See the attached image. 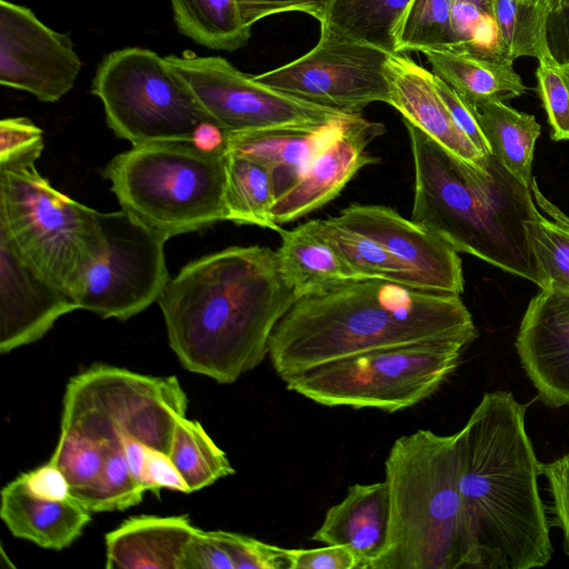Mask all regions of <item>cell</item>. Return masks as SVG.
I'll return each mask as SVG.
<instances>
[{
	"instance_id": "1",
	"label": "cell",
	"mask_w": 569,
	"mask_h": 569,
	"mask_svg": "<svg viewBox=\"0 0 569 569\" xmlns=\"http://www.w3.org/2000/svg\"><path fill=\"white\" fill-rule=\"evenodd\" d=\"M297 299L277 251L233 246L184 266L158 303L182 367L233 383L264 360L274 327Z\"/></svg>"
},
{
	"instance_id": "2",
	"label": "cell",
	"mask_w": 569,
	"mask_h": 569,
	"mask_svg": "<svg viewBox=\"0 0 569 569\" xmlns=\"http://www.w3.org/2000/svg\"><path fill=\"white\" fill-rule=\"evenodd\" d=\"M459 296L385 279H347L296 300L274 327L269 359L283 380L357 352L431 340L472 342Z\"/></svg>"
},
{
	"instance_id": "3",
	"label": "cell",
	"mask_w": 569,
	"mask_h": 569,
	"mask_svg": "<svg viewBox=\"0 0 569 569\" xmlns=\"http://www.w3.org/2000/svg\"><path fill=\"white\" fill-rule=\"evenodd\" d=\"M528 405L486 392L460 430V493L480 569H533L552 557Z\"/></svg>"
},
{
	"instance_id": "4",
	"label": "cell",
	"mask_w": 569,
	"mask_h": 569,
	"mask_svg": "<svg viewBox=\"0 0 569 569\" xmlns=\"http://www.w3.org/2000/svg\"><path fill=\"white\" fill-rule=\"evenodd\" d=\"M415 168L411 220L458 252L547 288L525 221L540 214L531 189L490 154L476 167L403 120Z\"/></svg>"
},
{
	"instance_id": "5",
	"label": "cell",
	"mask_w": 569,
	"mask_h": 569,
	"mask_svg": "<svg viewBox=\"0 0 569 569\" xmlns=\"http://www.w3.org/2000/svg\"><path fill=\"white\" fill-rule=\"evenodd\" d=\"M460 431L429 429L398 438L385 462L390 521L370 569L477 568L460 493Z\"/></svg>"
},
{
	"instance_id": "6",
	"label": "cell",
	"mask_w": 569,
	"mask_h": 569,
	"mask_svg": "<svg viewBox=\"0 0 569 569\" xmlns=\"http://www.w3.org/2000/svg\"><path fill=\"white\" fill-rule=\"evenodd\" d=\"M227 149L193 141L132 146L103 169L122 210L167 240L227 220Z\"/></svg>"
},
{
	"instance_id": "7",
	"label": "cell",
	"mask_w": 569,
	"mask_h": 569,
	"mask_svg": "<svg viewBox=\"0 0 569 569\" xmlns=\"http://www.w3.org/2000/svg\"><path fill=\"white\" fill-rule=\"evenodd\" d=\"M40 156L0 162V231L40 274L79 301L106 249L100 212L54 189L36 167Z\"/></svg>"
},
{
	"instance_id": "8",
	"label": "cell",
	"mask_w": 569,
	"mask_h": 569,
	"mask_svg": "<svg viewBox=\"0 0 569 569\" xmlns=\"http://www.w3.org/2000/svg\"><path fill=\"white\" fill-rule=\"evenodd\" d=\"M470 342L431 340L375 348L283 379L287 388L327 407L408 409L433 395L457 370Z\"/></svg>"
},
{
	"instance_id": "9",
	"label": "cell",
	"mask_w": 569,
	"mask_h": 569,
	"mask_svg": "<svg viewBox=\"0 0 569 569\" xmlns=\"http://www.w3.org/2000/svg\"><path fill=\"white\" fill-rule=\"evenodd\" d=\"M91 92L102 102L109 128L132 146L193 141L206 124L218 126L187 80L149 49L106 54Z\"/></svg>"
},
{
	"instance_id": "10",
	"label": "cell",
	"mask_w": 569,
	"mask_h": 569,
	"mask_svg": "<svg viewBox=\"0 0 569 569\" xmlns=\"http://www.w3.org/2000/svg\"><path fill=\"white\" fill-rule=\"evenodd\" d=\"M187 408V395L174 376L93 365L69 380L60 430L104 443L138 440L168 453L176 421Z\"/></svg>"
},
{
	"instance_id": "11",
	"label": "cell",
	"mask_w": 569,
	"mask_h": 569,
	"mask_svg": "<svg viewBox=\"0 0 569 569\" xmlns=\"http://www.w3.org/2000/svg\"><path fill=\"white\" fill-rule=\"evenodd\" d=\"M390 56L379 48L320 29L317 44L308 52L252 77L288 96L361 114L370 103L389 104L387 61Z\"/></svg>"
},
{
	"instance_id": "12",
	"label": "cell",
	"mask_w": 569,
	"mask_h": 569,
	"mask_svg": "<svg viewBox=\"0 0 569 569\" xmlns=\"http://www.w3.org/2000/svg\"><path fill=\"white\" fill-rule=\"evenodd\" d=\"M106 249L89 269L79 309L127 320L158 302L170 278L167 239L124 210L100 212Z\"/></svg>"
},
{
	"instance_id": "13",
	"label": "cell",
	"mask_w": 569,
	"mask_h": 569,
	"mask_svg": "<svg viewBox=\"0 0 569 569\" xmlns=\"http://www.w3.org/2000/svg\"><path fill=\"white\" fill-rule=\"evenodd\" d=\"M166 59L226 132L320 124L352 116L266 87L222 57L184 51Z\"/></svg>"
},
{
	"instance_id": "14",
	"label": "cell",
	"mask_w": 569,
	"mask_h": 569,
	"mask_svg": "<svg viewBox=\"0 0 569 569\" xmlns=\"http://www.w3.org/2000/svg\"><path fill=\"white\" fill-rule=\"evenodd\" d=\"M81 60L68 34L44 23L27 7L0 1V83L56 102L74 86Z\"/></svg>"
},
{
	"instance_id": "15",
	"label": "cell",
	"mask_w": 569,
	"mask_h": 569,
	"mask_svg": "<svg viewBox=\"0 0 569 569\" xmlns=\"http://www.w3.org/2000/svg\"><path fill=\"white\" fill-rule=\"evenodd\" d=\"M332 219L380 242L419 279L422 289L460 296L461 259L445 239L390 207L353 203Z\"/></svg>"
},
{
	"instance_id": "16",
	"label": "cell",
	"mask_w": 569,
	"mask_h": 569,
	"mask_svg": "<svg viewBox=\"0 0 569 569\" xmlns=\"http://www.w3.org/2000/svg\"><path fill=\"white\" fill-rule=\"evenodd\" d=\"M79 305L73 295L40 274L0 231V351L41 339Z\"/></svg>"
},
{
	"instance_id": "17",
	"label": "cell",
	"mask_w": 569,
	"mask_h": 569,
	"mask_svg": "<svg viewBox=\"0 0 569 569\" xmlns=\"http://www.w3.org/2000/svg\"><path fill=\"white\" fill-rule=\"evenodd\" d=\"M516 350L542 403L569 405V292L541 289L529 302Z\"/></svg>"
},
{
	"instance_id": "18",
	"label": "cell",
	"mask_w": 569,
	"mask_h": 569,
	"mask_svg": "<svg viewBox=\"0 0 569 569\" xmlns=\"http://www.w3.org/2000/svg\"><path fill=\"white\" fill-rule=\"evenodd\" d=\"M385 132L382 123L359 117L321 150L299 179L274 200L271 209L273 222L281 227L335 199L361 168L379 162L367 147Z\"/></svg>"
},
{
	"instance_id": "19",
	"label": "cell",
	"mask_w": 569,
	"mask_h": 569,
	"mask_svg": "<svg viewBox=\"0 0 569 569\" xmlns=\"http://www.w3.org/2000/svg\"><path fill=\"white\" fill-rule=\"evenodd\" d=\"M361 114L307 126L227 132V152L251 158L271 172L276 199L302 174L311 160Z\"/></svg>"
},
{
	"instance_id": "20",
	"label": "cell",
	"mask_w": 569,
	"mask_h": 569,
	"mask_svg": "<svg viewBox=\"0 0 569 569\" xmlns=\"http://www.w3.org/2000/svg\"><path fill=\"white\" fill-rule=\"evenodd\" d=\"M389 104L436 142L465 161L485 169L488 157L480 152L453 121L433 84L431 71L402 53L387 61Z\"/></svg>"
},
{
	"instance_id": "21",
	"label": "cell",
	"mask_w": 569,
	"mask_h": 569,
	"mask_svg": "<svg viewBox=\"0 0 569 569\" xmlns=\"http://www.w3.org/2000/svg\"><path fill=\"white\" fill-rule=\"evenodd\" d=\"M390 498L386 480L356 483L346 497L328 509L311 540L348 546L359 561L358 569H370L382 553L389 531Z\"/></svg>"
},
{
	"instance_id": "22",
	"label": "cell",
	"mask_w": 569,
	"mask_h": 569,
	"mask_svg": "<svg viewBox=\"0 0 569 569\" xmlns=\"http://www.w3.org/2000/svg\"><path fill=\"white\" fill-rule=\"evenodd\" d=\"M90 513L72 496L52 499L32 493L20 476L1 490L0 517L10 532L46 549L72 545L91 521Z\"/></svg>"
},
{
	"instance_id": "23",
	"label": "cell",
	"mask_w": 569,
	"mask_h": 569,
	"mask_svg": "<svg viewBox=\"0 0 569 569\" xmlns=\"http://www.w3.org/2000/svg\"><path fill=\"white\" fill-rule=\"evenodd\" d=\"M196 530L187 515L130 517L104 536L106 568L181 569Z\"/></svg>"
},
{
	"instance_id": "24",
	"label": "cell",
	"mask_w": 569,
	"mask_h": 569,
	"mask_svg": "<svg viewBox=\"0 0 569 569\" xmlns=\"http://www.w3.org/2000/svg\"><path fill=\"white\" fill-rule=\"evenodd\" d=\"M432 72L446 81L471 107L483 102H508L528 90L515 71L513 62L498 54H481L466 49L421 52Z\"/></svg>"
},
{
	"instance_id": "25",
	"label": "cell",
	"mask_w": 569,
	"mask_h": 569,
	"mask_svg": "<svg viewBox=\"0 0 569 569\" xmlns=\"http://www.w3.org/2000/svg\"><path fill=\"white\" fill-rule=\"evenodd\" d=\"M279 264L298 298L352 279L336 250L316 230L312 220L280 232Z\"/></svg>"
},
{
	"instance_id": "26",
	"label": "cell",
	"mask_w": 569,
	"mask_h": 569,
	"mask_svg": "<svg viewBox=\"0 0 569 569\" xmlns=\"http://www.w3.org/2000/svg\"><path fill=\"white\" fill-rule=\"evenodd\" d=\"M471 108L491 154L522 184L530 188L535 178V147L541 132L536 117L501 101L483 102Z\"/></svg>"
},
{
	"instance_id": "27",
	"label": "cell",
	"mask_w": 569,
	"mask_h": 569,
	"mask_svg": "<svg viewBox=\"0 0 569 569\" xmlns=\"http://www.w3.org/2000/svg\"><path fill=\"white\" fill-rule=\"evenodd\" d=\"M410 2L411 0H329L319 20L320 29L396 54L399 26Z\"/></svg>"
},
{
	"instance_id": "28",
	"label": "cell",
	"mask_w": 569,
	"mask_h": 569,
	"mask_svg": "<svg viewBox=\"0 0 569 569\" xmlns=\"http://www.w3.org/2000/svg\"><path fill=\"white\" fill-rule=\"evenodd\" d=\"M224 204L227 220L281 232L271 218L276 200L270 170L257 160L227 152Z\"/></svg>"
},
{
	"instance_id": "29",
	"label": "cell",
	"mask_w": 569,
	"mask_h": 569,
	"mask_svg": "<svg viewBox=\"0 0 569 569\" xmlns=\"http://www.w3.org/2000/svg\"><path fill=\"white\" fill-rule=\"evenodd\" d=\"M179 31L200 46L234 51L248 42L251 29L237 0H170Z\"/></svg>"
},
{
	"instance_id": "30",
	"label": "cell",
	"mask_w": 569,
	"mask_h": 569,
	"mask_svg": "<svg viewBox=\"0 0 569 569\" xmlns=\"http://www.w3.org/2000/svg\"><path fill=\"white\" fill-rule=\"evenodd\" d=\"M312 223L336 250L352 279H385L422 289L416 274L380 242L337 223L332 217Z\"/></svg>"
},
{
	"instance_id": "31",
	"label": "cell",
	"mask_w": 569,
	"mask_h": 569,
	"mask_svg": "<svg viewBox=\"0 0 569 569\" xmlns=\"http://www.w3.org/2000/svg\"><path fill=\"white\" fill-rule=\"evenodd\" d=\"M168 455L190 492L234 473L226 452L214 443L202 425L186 416L176 421Z\"/></svg>"
},
{
	"instance_id": "32",
	"label": "cell",
	"mask_w": 569,
	"mask_h": 569,
	"mask_svg": "<svg viewBox=\"0 0 569 569\" xmlns=\"http://www.w3.org/2000/svg\"><path fill=\"white\" fill-rule=\"evenodd\" d=\"M549 12L538 0H493V20L499 50L509 61L521 57L538 59L548 48Z\"/></svg>"
},
{
	"instance_id": "33",
	"label": "cell",
	"mask_w": 569,
	"mask_h": 569,
	"mask_svg": "<svg viewBox=\"0 0 569 569\" xmlns=\"http://www.w3.org/2000/svg\"><path fill=\"white\" fill-rule=\"evenodd\" d=\"M456 0H411L399 26L398 53L458 46Z\"/></svg>"
},
{
	"instance_id": "34",
	"label": "cell",
	"mask_w": 569,
	"mask_h": 569,
	"mask_svg": "<svg viewBox=\"0 0 569 569\" xmlns=\"http://www.w3.org/2000/svg\"><path fill=\"white\" fill-rule=\"evenodd\" d=\"M144 492L129 468L123 441L111 442L98 481L79 502L91 512L124 510L140 503Z\"/></svg>"
},
{
	"instance_id": "35",
	"label": "cell",
	"mask_w": 569,
	"mask_h": 569,
	"mask_svg": "<svg viewBox=\"0 0 569 569\" xmlns=\"http://www.w3.org/2000/svg\"><path fill=\"white\" fill-rule=\"evenodd\" d=\"M109 445L72 431L60 430L49 462L63 473L70 486L71 496L78 501L98 481Z\"/></svg>"
},
{
	"instance_id": "36",
	"label": "cell",
	"mask_w": 569,
	"mask_h": 569,
	"mask_svg": "<svg viewBox=\"0 0 569 569\" xmlns=\"http://www.w3.org/2000/svg\"><path fill=\"white\" fill-rule=\"evenodd\" d=\"M527 238L547 288L569 292V228L541 216L525 221Z\"/></svg>"
},
{
	"instance_id": "37",
	"label": "cell",
	"mask_w": 569,
	"mask_h": 569,
	"mask_svg": "<svg viewBox=\"0 0 569 569\" xmlns=\"http://www.w3.org/2000/svg\"><path fill=\"white\" fill-rule=\"evenodd\" d=\"M538 60L536 91L546 111L553 141L569 140V74L547 48Z\"/></svg>"
},
{
	"instance_id": "38",
	"label": "cell",
	"mask_w": 569,
	"mask_h": 569,
	"mask_svg": "<svg viewBox=\"0 0 569 569\" xmlns=\"http://www.w3.org/2000/svg\"><path fill=\"white\" fill-rule=\"evenodd\" d=\"M216 533L234 569H289L284 548L237 532L216 530Z\"/></svg>"
},
{
	"instance_id": "39",
	"label": "cell",
	"mask_w": 569,
	"mask_h": 569,
	"mask_svg": "<svg viewBox=\"0 0 569 569\" xmlns=\"http://www.w3.org/2000/svg\"><path fill=\"white\" fill-rule=\"evenodd\" d=\"M540 467L551 498V525L561 530L563 548L569 556V452Z\"/></svg>"
},
{
	"instance_id": "40",
	"label": "cell",
	"mask_w": 569,
	"mask_h": 569,
	"mask_svg": "<svg viewBox=\"0 0 569 569\" xmlns=\"http://www.w3.org/2000/svg\"><path fill=\"white\" fill-rule=\"evenodd\" d=\"M43 132L26 117L4 118L0 122V162L30 153H42Z\"/></svg>"
},
{
	"instance_id": "41",
	"label": "cell",
	"mask_w": 569,
	"mask_h": 569,
	"mask_svg": "<svg viewBox=\"0 0 569 569\" xmlns=\"http://www.w3.org/2000/svg\"><path fill=\"white\" fill-rule=\"evenodd\" d=\"M181 569H234L233 562L220 543L216 530L198 529L188 541Z\"/></svg>"
},
{
	"instance_id": "42",
	"label": "cell",
	"mask_w": 569,
	"mask_h": 569,
	"mask_svg": "<svg viewBox=\"0 0 569 569\" xmlns=\"http://www.w3.org/2000/svg\"><path fill=\"white\" fill-rule=\"evenodd\" d=\"M289 569H358L359 561L348 546L326 545L312 549H287Z\"/></svg>"
},
{
	"instance_id": "43",
	"label": "cell",
	"mask_w": 569,
	"mask_h": 569,
	"mask_svg": "<svg viewBox=\"0 0 569 569\" xmlns=\"http://www.w3.org/2000/svg\"><path fill=\"white\" fill-rule=\"evenodd\" d=\"M432 80L436 90L447 106L458 128L480 152L485 156L491 154L490 146L476 119L471 106H469L453 88L435 73Z\"/></svg>"
},
{
	"instance_id": "44",
	"label": "cell",
	"mask_w": 569,
	"mask_h": 569,
	"mask_svg": "<svg viewBox=\"0 0 569 569\" xmlns=\"http://www.w3.org/2000/svg\"><path fill=\"white\" fill-rule=\"evenodd\" d=\"M243 22L252 28L254 23L269 16L301 12L318 21L329 0H237Z\"/></svg>"
},
{
	"instance_id": "45",
	"label": "cell",
	"mask_w": 569,
	"mask_h": 569,
	"mask_svg": "<svg viewBox=\"0 0 569 569\" xmlns=\"http://www.w3.org/2000/svg\"><path fill=\"white\" fill-rule=\"evenodd\" d=\"M143 487L159 493L162 489L189 493L190 490L168 453L146 447Z\"/></svg>"
},
{
	"instance_id": "46",
	"label": "cell",
	"mask_w": 569,
	"mask_h": 569,
	"mask_svg": "<svg viewBox=\"0 0 569 569\" xmlns=\"http://www.w3.org/2000/svg\"><path fill=\"white\" fill-rule=\"evenodd\" d=\"M26 487L34 495L52 499L71 496L70 486L63 473L51 462L20 475Z\"/></svg>"
},
{
	"instance_id": "47",
	"label": "cell",
	"mask_w": 569,
	"mask_h": 569,
	"mask_svg": "<svg viewBox=\"0 0 569 569\" xmlns=\"http://www.w3.org/2000/svg\"><path fill=\"white\" fill-rule=\"evenodd\" d=\"M547 42L560 64H569V3L555 8L547 20Z\"/></svg>"
},
{
	"instance_id": "48",
	"label": "cell",
	"mask_w": 569,
	"mask_h": 569,
	"mask_svg": "<svg viewBox=\"0 0 569 569\" xmlns=\"http://www.w3.org/2000/svg\"><path fill=\"white\" fill-rule=\"evenodd\" d=\"M530 189L537 207H539L547 216H549L552 221L569 228V217L545 197V194L539 189L536 178H533Z\"/></svg>"
},
{
	"instance_id": "49",
	"label": "cell",
	"mask_w": 569,
	"mask_h": 569,
	"mask_svg": "<svg viewBox=\"0 0 569 569\" xmlns=\"http://www.w3.org/2000/svg\"><path fill=\"white\" fill-rule=\"evenodd\" d=\"M456 1L472 4L491 17L493 0H456Z\"/></svg>"
},
{
	"instance_id": "50",
	"label": "cell",
	"mask_w": 569,
	"mask_h": 569,
	"mask_svg": "<svg viewBox=\"0 0 569 569\" xmlns=\"http://www.w3.org/2000/svg\"><path fill=\"white\" fill-rule=\"evenodd\" d=\"M539 2L550 13L558 6L569 3V0H539Z\"/></svg>"
},
{
	"instance_id": "51",
	"label": "cell",
	"mask_w": 569,
	"mask_h": 569,
	"mask_svg": "<svg viewBox=\"0 0 569 569\" xmlns=\"http://www.w3.org/2000/svg\"><path fill=\"white\" fill-rule=\"evenodd\" d=\"M563 66H565V68H566L567 72H568V74H569V64H563Z\"/></svg>"
}]
</instances>
